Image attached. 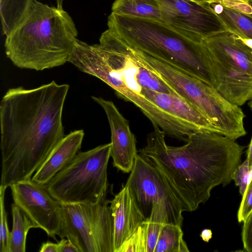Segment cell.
I'll return each instance as SVG.
<instances>
[{
    "label": "cell",
    "mask_w": 252,
    "mask_h": 252,
    "mask_svg": "<svg viewBox=\"0 0 252 252\" xmlns=\"http://www.w3.org/2000/svg\"><path fill=\"white\" fill-rule=\"evenodd\" d=\"M67 84L53 81L33 89H9L0 103V185L32 176L64 137Z\"/></svg>",
    "instance_id": "cell-1"
},
{
    "label": "cell",
    "mask_w": 252,
    "mask_h": 252,
    "mask_svg": "<svg viewBox=\"0 0 252 252\" xmlns=\"http://www.w3.org/2000/svg\"><path fill=\"white\" fill-rule=\"evenodd\" d=\"M158 127L147 137L138 154L163 175L183 205L191 212L206 202L212 189L232 180L244 147L218 132L198 130L180 147L166 144Z\"/></svg>",
    "instance_id": "cell-2"
},
{
    "label": "cell",
    "mask_w": 252,
    "mask_h": 252,
    "mask_svg": "<svg viewBox=\"0 0 252 252\" xmlns=\"http://www.w3.org/2000/svg\"><path fill=\"white\" fill-rule=\"evenodd\" d=\"M68 62L105 83L120 98L133 103L165 135L175 137L183 131V123L142 94L150 66L136 49L111 30L102 32L98 44L91 45L77 39Z\"/></svg>",
    "instance_id": "cell-3"
},
{
    "label": "cell",
    "mask_w": 252,
    "mask_h": 252,
    "mask_svg": "<svg viewBox=\"0 0 252 252\" xmlns=\"http://www.w3.org/2000/svg\"><path fill=\"white\" fill-rule=\"evenodd\" d=\"M77 35L74 22L63 9L33 0L24 18L6 36L5 54L20 68H52L68 62Z\"/></svg>",
    "instance_id": "cell-4"
},
{
    "label": "cell",
    "mask_w": 252,
    "mask_h": 252,
    "mask_svg": "<svg viewBox=\"0 0 252 252\" xmlns=\"http://www.w3.org/2000/svg\"><path fill=\"white\" fill-rule=\"evenodd\" d=\"M107 25L133 48L199 79L216 89L209 54L203 42L192 39L163 21L111 12Z\"/></svg>",
    "instance_id": "cell-5"
},
{
    "label": "cell",
    "mask_w": 252,
    "mask_h": 252,
    "mask_svg": "<svg viewBox=\"0 0 252 252\" xmlns=\"http://www.w3.org/2000/svg\"><path fill=\"white\" fill-rule=\"evenodd\" d=\"M137 50L180 96L201 112L221 134L235 138L242 132L245 114L239 106L228 101L216 89L199 79Z\"/></svg>",
    "instance_id": "cell-6"
},
{
    "label": "cell",
    "mask_w": 252,
    "mask_h": 252,
    "mask_svg": "<svg viewBox=\"0 0 252 252\" xmlns=\"http://www.w3.org/2000/svg\"><path fill=\"white\" fill-rule=\"evenodd\" d=\"M111 143L79 152L68 166L44 186L62 205L104 201L107 199Z\"/></svg>",
    "instance_id": "cell-7"
},
{
    "label": "cell",
    "mask_w": 252,
    "mask_h": 252,
    "mask_svg": "<svg viewBox=\"0 0 252 252\" xmlns=\"http://www.w3.org/2000/svg\"><path fill=\"white\" fill-rule=\"evenodd\" d=\"M126 185L146 221L182 226L183 205L163 175L138 153Z\"/></svg>",
    "instance_id": "cell-8"
},
{
    "label": "cell",
    "mask_w": 252,
    "mask_h": 252,
    "mask_svg": "<svg viewBox=\"0 0 252 252\" xmlns=\"http://www.w3.org/2000/svg\"><path fill=\"white\" fill-rule=\"evenodd\" d=\"M110 200L62 205L61 239H69L80 252H114Z\"/></svg>",
    "instance_id": "cell-9"
},
{
    "label": "cell",
    "mask_w": 252,
    "mask_h": 252,
    "mask_svg": "<svg viewBox=\"0 0 252 252\" xmlns=\"http://www.w3.org/2000/svg\"><path fill=\"white\" fill-rule=\"evenodd\" d=\"M162 20L193 40L207 37L226 30L209 3L192 0H156Z\"/></svg>",
    "instance_id": "cell-10"
},
{
    "label": "cell",
    "mask_w": 252,
    "mask_h": 252,
    "mask_svg": "<svg viewBox=\"0 0 252 252\" xmlns=\"http://www.w3.org/2000/svg\"><path fill=\"white\" fill-rule=\"evenodd\" d=\"M9 187L14 203L37 228L56 240L62 228V204L51 196L44 185L32 179L18 181Z\"/></svg>",
    "instance_id": "cell-11"
},
{
    "label": "cell",
    "mask_w": 252,
    "mask_h": 252,
    "mask_svg": "<svg viewBox=\"0 0 252 252\" xmlns=\"http://www.w3.org/2000/svg\"><path fill=\"white\" fill-rule=\"evenodd\" d=\"M92 98L103 109L109 124L113 166L125 173L130 172L138 152L136 138L128 121L112 101L94 96Z\"/></svg>",
    "instance_id": "cell-12"
},
{
    "label": "cell",
    "mask_w": 252,
    "mask_h": 252,
    "mask_svg": "<svg viewBox=\"0 0 252 252\" xmlns=\"http://www.w3.org/2000/svg\"><path fill=\"white\" fill-rule=\"evenodd\" d=\"M202 42L210 58L252 76V48L242 38L225 31L207 37Z\"/></svg>",
    "instance_id": "cell-13"
},
{
    "label": "cell",
    "mask_w": 252,
    "mask_h": 252,
    "mask_svg": "<svg viewBox=\"0 0 252 252\" xmlns=\"http://www.w3.org/2000/svg\"><path fill=\"white\" fill-rule=\"evenodd\" d=\"M110 206L114 220V252H118L145 219L126 185L110 200Z\"/></svg>",
    "instance_id": "cell-14"
},
{
    "label": "cell",
    "mask_w": 252,
    "mask_h": 252,
    "mask_svg": "<svg viewBox=\"0 0 252 252\" xmlns=\"http://www.w3.org/2000/svg\"><path fill=\"white\" fill-rule=\"evenodd\" d=\"M142 94L167 114L196 130H207L220 133L204 116L179 94L142 89Z\"/></svg>",
    "instance_id": "cell-15"
},
{
    "label": "cell",
    "mask_w": 252,
    "mask_h": 252,
    "mask_svg": "<svg viewBox=\"0 0 252 252\" xmlns=\"http://www.w3.org/2000/svg\"><path fill=\"white\" fill-rule=\"evenodd\" d=\"M211 58L217 81V91L238 106L252 97V76L227 63Z\"/></svg>",
    "instance_id": "cell-16"
},
{
    "label": "cell",
    "mask_w": 252,
    "mask_h": 252,
    "mask_svg": "<svg viewBox=\"0 0 252 252\" xmlns=\"http://www.w3.org/2000/svg\"><path fill=\"white\" fill-rule=\"evenodd\" d=\"M84 136L82 129L65 135L47 159L35 172L32 179L45 185L73 160L81 149Z\"/></svg>",
    "instance_id": "cell-17"
},
{
    "label": "cell",
    "mask_w": 252,
    "mask_h": 252,
    "mask_svg": "<svg viewBox=\"0 0 252 252\" xmlns=\"http://www.w3.org/2000/svg\"><path fill=\"white\" fill-rule=\"evenodd\" d=\"M226 30L246 40H252V18L221 1L209 3Z\"/></svg>",
    "instance_id": "cell-18"
},
{
    "label": "cell",
    "mask_w": 252,
    "mask_h": 252,
    "mask_svg": "<svg viewBox=\"0 0 252 252\" xmlns=\"http://www.w3.org/2000/svg\"><path fill=\"white\" fill-rule=\"evenodd\" d=\"M112 12L122 16L162 21L156 0H115Z\"/></svg>",
    "instance_id": "cell-19"
},
{
    "label": "cell",
    "mask_w": 252,
    "mask_h": 252,
    "mask_svg": "<svg viewBox=\"0 0 252 252\" xmlns=\"http://www.w3.org/2000/svg\"><path fill=\"white\" fill-rule=\"evenodd\" d=\"M12 228L10 234L9 252H25L29 230L37 228L27 215L15 203L11 204Z\"/></svg>",
    "instance_id": "cell-20"
},
{
    "label": "cell",
    "mask_w": 252,
    "mask_h": 252,
    "mask_svg": "<svg viewBox=\"0 0 252 252\" xmlns=\"http://www.w3.org/2000/svg\"><path fill=\"white\" fill-rule=\"evenodd\" d=\"M33 0H0V15L3 34L7 36L27 14Z\"/></svg>",
    "instance_id": "cell-21"
},
{
    "label": "cell",
    "mask_w": 252,
    "mask_h": 252,
    "mask_svg": "<svg viewBox=\"0 0 252 252\" xmlns=\"http://www.w3.org/2000/svg\"><path fill=\"white\" fill-rule=\"evenodd\" d=\"M183 239L181 226L167 223L163 225L154 252H189Z\"/></svg>",
    "instance_id": "cell-22"
},
{
    "label": "cell",
    "mask_w": 252,
    "mask_h": 252,
    "mask_svg": "<svg viewBox=\"0 0 252 252\" xmlns=\"http://www.w3.org/2000/svg\"><path fill=\"white\" fill-rule=\"evenodd\" d=\"M147 226L145 220L123 244L118 252H146Z\"/></svg>",
    "instance_id": "cell-23"
},
{
    "label": "cell",
    "mask_w": 252,
    "mask_h": 252,
    "mask_svg": "<svg viewBox=\"0 0 252 252\" xmlns=\"http://www.w3.org/2000/svg\"><path fill=\"white\" fill-rule=\"evenodd\" d=\"M7 187L0 186V252H9L10 234L7 223V213L4 205V195Z\"/></svg>",
    "instance_id": "cell-24"
},
{
    "label": "cell",
    "mask_w": 252,
    "mask_h": 252,
    "mask_svg": "<svg viewBox=\"0 0 252 252\" xmlns=\"http://www.w3.org/2000/svg\"><path fill=\"white\" fill-rule=\"evenodd\" d=\"M251 166L248 161L246 160L240 164L235 169L232 175V180L239 188V192L243 195L251 181L250 176Z\"/></svg>",
    "instance_id": "cell-25"
},
{
    "label": "cell",
    "mask_w": 252,
    "mask_h": 252,
    "mask_svg": "<svg viewBox=\"0 0 252 252\" xmlns=\"http://www.w3.org/2000/svg\"><path fill=\"white\" fill-rule=\"evenodd\" d=\"M242 197L237 214L239 222H243L252 211V180L247 186Z\"/></svg>",
    "instance_id": "cell-26"
},
{
    "label": "cell",
    "mask_w": 252,
    "mask_h": 252,
    "mask_svg": "<svg viewBox=\"0 0 252 252\" xmlns=\"http://www.w3.org/2000/svg\"><path fill=\"white\" fill-rule=\"evenodd\" d=\"M146 221L147 223L146 252H154L159 233L164 224Z\"/></svg>",
    "instance_id": "cell-27"
},
{
    "label": "cell",
    "mask_w": 252,
    "mask_h": 252,
    "mask_svg": "<svg viewBox=\"0 0 252 252\" xmlns=\"http://www.w3.org/2000/svg\"><path fill=\"white\" fill-rule=\"evenodd\" d=\"M243 222L242 239L244 250L252 252V211Z\"/></svg>",
    "instance_id": "cell-28"
},
{
    "label": "cell",
    "mask_w": 252,
    "mask_h": 252,
    "mask_svg": "<svg viewBox=\"0 0 252 252\" xmlns=\"http://www.w3.org/2000/svg\"><path fill=\"white\" fill-rule=\"evenodd\" d=\"M220 1L252 18V0H221Z\"/></svg>",
    "instance_id": "cell-29"
},
{
    "label": "cell",
    "mask_w": 252,
    "mask_h": 252,
    "mask_svg": "<svg viewBox=\"0 0 252 252\" xmlns=\"http://www.w3.org/2000/svg\"><path fill=\"white\" fill-rule=\"evenodd\" d=\"M58 245V252H80L78 248L67 238L61 239Z\"/></svg>",
    "instance_id": "cell-30"
},
{
    "label": "cell",
    "mask_w": 252,
    "mask_h": 252,
    "mask_svg": "<svg viewBox=\"0 0 252 252\" xmlns=\"http://www.w3.org/2000/svg\"><path fill=\"white\" fill-rule=\"evenodd\" d=\"M40 252H58V243L47 242L42 244Z\"/></svg>",
    "instance_id": "cell-31"
},
{
    "label": "cell",
    "mask_w": 252,
    "mask_h": 252,
    "mask_svg": "<svg viewBox=\"0 0 252 252\" xmlns=\"http://www.w3.org/2000/svg\"><path fill=\"white\" fill-rule=\"evenodd\" d=\"M200 237L204 241L208 242L212 237V231L209 229H204L202 231Z\"/></svg>",
    "instance_id": "cell-32"
},
{
    "label": "cell",
    "mask_w": 252,
    "mask_h": 252,
    "mask_svg": "<svg viewBox=\"0 0 252 252\" xmlns=\"http://www.w3.org/2000/svg\"><path fill=\"white\" fill-rule=\"evenodd\" d=\"M247 155V157L246 158L248 161L249 166H251L252 165V137L249 145Z\"/></svg>",
    "instance_id": "cell-33"
},
{
    "label": "cell",
    "mask_w": 252,
    "mask_h": 252,
    "mask_svg": "<svg viewBox=\"0 0 252 252\" xmlns=\"http://www.w3.org/2000/svg\"><path fill=\"white\" fill-rule=\"evenodd\" d=\"M199 3H210L216 1L221 0H192Z\"/></svg>",
    "instance_id": "cell-34"
},
{
    "label": "cell",
    "mask_w": 252,
    "mask_h": 252,
    "mask_svg": "<svg viewBox=\"0 0 252 252\" xmlns=\"http://www.w3.org/2000/svg\"><path fill=\"white\" fill-rule=\"evenodd\" d=\"M63 0H56L57 7L59 9H63Z\"/></svg>",
    "instance_id": "cell-35"
},
{
    "label": "cell",
    "mask_w": 252,
    "mask_h": 252,
    "mask_svg": "<svg viewBox=\"0 0 252 252\" xmlns=\"http://www.w3.org/2000/svg\"><path fill=\"white\" fill-rule=\"evenodd\" d=\"M250 100H251V101L249 103V106L250 107V108L251 109V110H252V97Z\"/></svg>",
    "instance_id": "cell-36"
},
{
    "label": "cell",
    "mask_w": 252,
    "mask_h": 252,
    "mask_svg": "<svg viewBox=\"0 0 252 252\" xmlns=\"http://www.w3.org/2000/svg\"><path fill=\"white\" fill-rule=\"evenodd\" d=\"M250 176H251V179L252 180V165L251 166V169H250Z\"/></svg>",
    "instance_id": "cell-37"
}]
</instances>
